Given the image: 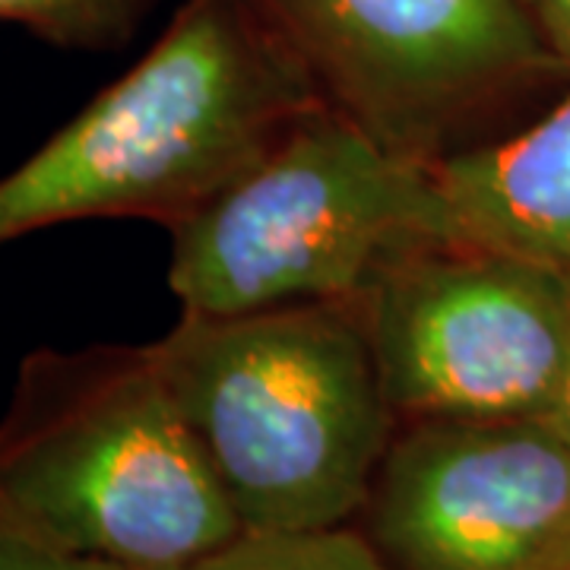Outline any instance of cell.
<instances>
[{"mask_svg": "<svg viewBox=\"0 0 570 570\" xmlns=\"http://www.w3.org/2000/svg\"><path fill=\"white\" fill-rule=\"evenodd\" d=\"M178 570H396L371 539L346 527L242 532L219 551Z\"/></svg>", "mask_w": 570, "mask_h": 570, "instance_id": "9", "label": "cell"}, {"mask_svg": "<svg viewBox=\"0 0 570 570\" xmlns=\"http://www.w3.org/2000/svg\"><path fill=\"white\" fill-rule=\"evenodd\" d=\"M365 510L396 570H561L570 444L549 419H419L393 434Z\"/></svg>", "mask_w": 570, "mask_h": 570, "instance_id": "7", "label": "cell"}, {"mask_svg": "<svg viewBox=\"0 0 570 570\" xmlns=\"http://www.w3.org/2000/svg\"><path fill=\"white\" fill-rule=\"evenodd\" d=\"M321 102L250 0H184L121 80L0 178V245L82 219L175 228Z\"/></svg>", "mask_w": 570, "mask_h": 570, "instance_id": "1", "label": "cell"}, {"mask_svg": "<svg viewBox=\"0 0 570 570\" xmlns=\"http://www.w3.org/2000/svg\"><path fill=\"white\" fill-rule=\"evenodd\" d=\"M551 422V428L564 438L570 444V365L568 374H564V384L558 390V396H554V406L549 409V415H546Z\"/></svg>", "mask_w": 570, "mask_h": 570, "instance_id": "13", "label": "cell"}, {"mask_svg": "<svg viewBox=\"0 0 570 570\" xmlns=\"http://www.w3.org/2000/svg\"><path fill=\"white\" fill-rule=\"evenodd\" d=\"M0 523L124 570L187 568L245 532L149 343L22 358Z\"/></svg>", "mask_w": 570, "mask_h": 570, "instance_id": "2", "label": "cell"}, {"mask_svg": "<svg viewBox=\"0 0 570 570\" xmlns=\"http://www.w3.org/2000/svg\"><path fill=\"white\" fill-rule=\"evenodd\" d=\"M171 232L181 314L352 305L406 257L460 242L434 163L321 102Z\"/></svg>", "mask_w": 570, "mask_h": 570, "instance_id": "4", "label": "cell"}, {"mask_svg": "<svg viewBox=\"0 0 570 570\" xmlns=\"http://www.w3.org/2000/svg\"><path fill=\"white\" fill-rule=\"evenodd\" d=\"M159 0H0V20L20 22L51 45L108 51L134 39Z\"/></svg>", "mask_w": 570, "mask_h": 570, "instance_id": "10", "label": "cell"}, {"mask_svg": "<svg viewBox=\"0 0 570 570\" xmlns=\"http://www.w3.org/2000/svg\"><path fill=\"white\" fill-rule=\"evenodd\" d=\"M250 3L326 102L422 163L456 153L491 108L561 67L520 0Z\"/></svg>", "mask_w": 570, "mask_h": 570, "instance_id": "5", "label": "cell"}, {"mask_svg": "<svg viewBox=\"0 0 570 570\" xmlns=\"http://www.w3.org/2000/svg\"><path fill=\"white\" fill-rule=\"evenodd\" d=\"M551 55L570 73V0H520Z\"/></svg>", "mask_w": 570, "mask_h": 570, "instance_id": "12", "label": "cell"}, {"mask_svg": "<svg viewBox=\"0 0 570 570\" xmlns=\"http://www.w3.org/2000/svg\"><path fill=\"white\" fill-rule=\"evenodd\" d=\"M0 570H124L105 561L73 558L63 551L48 549L36 539L22 535L13 527L0 523Z\"/></svg>", "mask_w": 570, "mask_h": 570, "instance_id": "11", "label": "cell"}, {"mask_svg": "<svg viewBox=\"0 0 570 570\" xmlns=\"http://www.w3.org/2000/svg\"><path fill=\"white\" fill-rule=\"evenodd\" d=\"M149 346L245 532L365 510L400 419L355 307L181 314Z\"/></svg>", "mask_w": 570, "mask_h": 570, "instance_id": "3", "label": "cell"}, {"mask_svg": "<svg viewBox=\"0 0 570 570\" xmlns=\"http://www.w3.org/2000/svg\"><path fill=\"white\" fill-rule=\"evenodd\" d=\"M396 419H546L570 365V285L546 266L448 242L358 302Z\"/></svg>", "mask_w": 570, "mask_h": 570, "instance_id": "6", "label": "cell"}, {"mask_svg": "<svg viewBox=\"0 0 570 570\" xmlns=\"http://www.w3.org/2000/svg\"><path fill=\"white\" fill-rule=\"evenodd\" d=\"M561 570H570V554H568V561H564V568H561Z\"/></svg>", "mask_w": 570, "mask_h": 570, "instance_id": "14", "label": "cell"}, {"mask_svg": "<svg viewBox=\"0 0 570 570\" xmlns=\"http://www.w3.org/2000/svg\"><path fill=\"white\" fill-rule=\"evenodd\" d=\"M460 242L546 266L570 285V96L508 140L434 163Z\"/></svg>", "mask_w": 570, "mask_h": 570, "instance_id": "8", "label": "cell"}]
</instances>
